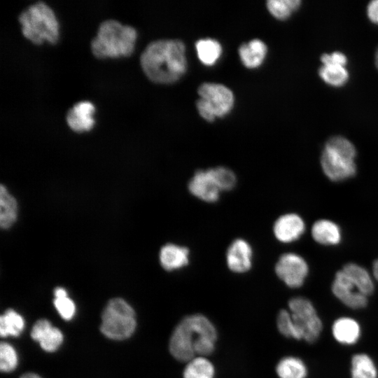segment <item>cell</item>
Returning a JSON list of instances; mask_svg holds the SVG:
<instances>
[{
	"instance_id": "1",
	"label": "cell",
	"mask_w": 378,
	"mask_h": 378,
	"mask_svg": "<svg viewBox=\"0 0 378 378\" xmlns=\"http://www.w3.org/2000/svg\"><path fill=\"white\" fill-rule=\"evenodd\" d=\"M217 331L205 316L196 314L184 317L175 327L169 339L172 356L188 362L195 355L207 356L215 349Z\"/></svg>"
},
{
	"instance_id": "2",
	"label": "cell",
	"mask_w": 378,
	"mask_h": 378,
	"mask_svg": "<svg viewBox=\"0 0 378 378\" xmlns=\"http://www.w3.org/2000/svg\"><path fill=\"white\" fill-rule=\"evenodd\" d=\"M146 76L158 83H172L186 72V48L180 40L161 39L150 42L140 57Z\"/></svg>"
},
{
	"instance_id": "3",
	"label": "cell",
	"mask_w": 378,
	"mask_h": 378,
	"mask_svg": "<svg viewBox=\"0 0 378 378\" xmlns=\"http://www.w3.org/2000/svg\"><path fill=\"white\" fill-rule=\"evenodd\" d=\"M289 313L282 315L277 323L284 336L315 342L322 331L323 324L312 303L307 298L296 297L288 302Z\"/></svg>"
},
{
	"instance_id": "4",
	"label": "cell",
	"mask_w": 378,
	"mask_h": 378,
	"mask_svg": "<svg viewBox=\"0 0 378 378\" xmlns=\"http://www.w3.org/2000/svg\"><path fill=\"white\" fill-rule=\"evenodd\" d=\"M136 29L119 21L109 19L102 22L91 41L93 55L99 58L129 56L134 51Z\"/></svg>"
},
{
	"instance_id": "5",
	"label": "cell",
	"mask_w": 378,
	"mask_h": 378,
	"mask_svg": "<svg viewBox=\"0 0 378 378\" xmlns=\"http://www.w3.org/2000/svg\"><path fill=\"white\" fill-rule=\"evenodd\" d=\"M356 148L349 140L341 136L331 137L326 143L321 157L324 174L334 181L352 177L356 172Z\"/></svg>"
},
{
	"instance_id": "6",
	"label": "cell",
	"mask_w": 378,
	"mask_h": 378,
	"mask_svg": "<svg viewBox=\"0 0 378 378\" xmlns=\"http://www.w3.org/2000/svg\"><path fill=\"white\" fill-rule=\"evenodd\" d=\"M23 35L32 43L46 40L55 43L59 36V24L52 8L43 1L27 6L18 16Z\"/></svg>"
},
{
	"instance_id": "7",
	"label": "cell",
	"mask_w": 378,
	"mask_h": 378,
	"mask_svg": "<svg viewBox=\"0 0 378 378\" xmlns=\"http://www.w3.org/2000/svg\"><path fill=\"white\" fill-rule=\"evenodd\" d=\"M136 327V314L130 304L120 298L111 299L102 313V333L111 340H124L132 335Z\"/></svg>"
},
{
	"instance_id": "8",
	"label": "cell",
	"mask_w": 378,
	"mask_h": 378,
	"mask_svg": "<svg viewBox=\"0 0 378 378\" xmlns=\"http://www.w3.org/2000/svg\"><path fill=\"white\" fill-rule=\"evenodd\" d=\"M198 94L197 108L200 115L207 121L225 115L233 107V93L222 84L204 83L199 87Z\"/></svg>"
},
{
	"instance_id": "9",
	"label": "cell",
	"mask_w": 378,
	"mask_h": 378,
	"mask_svg": "<svg viewBox=\"0 0 378 378\" xmlns=\"http://www.w3.org/2000/svg\"><path fill=\"white\" fill-rule=\"evenodd\" d=\"M309 271L306 261L300 255L288 253L282 255L275 266L279 278L290 288L300 287Z\"/></svg>"
},
{
	"instance_id": "10",
	"label": "cell",
	"mask_w": 378,
	"mask_h": 378,
	"mask_svg": "<svg viewBox=\"0 0 378 378\" xmlns=\"http://www.w3.org/2000/svg\"><path fill=\"white\" fill-rule=\"evenodd\" d=\"M332 291L337 298L351 309H362L368 304V296L358 290L342 270L335 274Z\"/></svg>"
},
{
	"instance_id": "11",
	"label": "cell",
	"mask_w": 378,
	"mask_h": 378,
	"mask_svg": "<svg viewBox=\"0 0 378 378\" xmlns=\"http://www.w3.org/2000/svg\"><path fill=\"white\" fill-rule=\"evenodd\" d=\"M30 335L32 340L38 342L41 347L47 352L57 351L64 339L62 331L45 318L39 319L34 323Z\"/></svg>"
},
{
	"instance_id": "12",
	"label": "cell",
	"mask_w": 378,
	"mask_h": 378,
	"mask_svg": "<svg viewBox=\"0 0 378 378\" xmlns=\"http://www.w3.org/2000/svg\"><path fill=\"white\" fill-rule=\"evenodd\" d=\"M253 251L251 245L242 239H235L228 247L226 262L228 268L236 273H244L252 265Z\"/></svg>"
},
{
	"instance_id": "13",
	"label": "cell",
	"mask_w": 378,
	"mask_h": 378,
	"mask_svg": "<svg viewBox=\"0 0 378 378\" xmlns=\"http://www.w3.org/2000/svg\"><path fill=\"white\" fill-rule=\"evenodd\" d=\"M188 189L192 195L207 202L217 201L220 192L209 169L197 171L190 179Z\"/></svg>"
},
{
	"instance_id": "14",
	"label": "cell",
	"mask_w": 378,
	"mask_h": 378,
	"mask_svg": "<svg viewBox=\"0 0 378 378\" xmlns=\"http://www.w3.org/2000/svg\"><path fill=\"white\" fill-rule=\"evenodd\" d=\"M304 230L303 220L295 214H287L280 216L275 221L273 228L276 238L284 243L298 239Z\"/></svg>"
},
{
	"instance_id": "15",
	"label": "cell",
	"mask_w": 378,
	"mask_h": 378,
	"mask_svg": "<svg viewBox=\"0 0 378 378\" xmlns=\"http://www.w3.org/2000/svg\"><path fill=\"white\" fill-rule=\"evenodd\" d=\"M94 105L88 101H81L74 104L67 112L66 120L68 125L75 132L90 130L94 125L92 113Z\"/></svg>"
},
{
	"instance_id": "16",
	"label": "cell",
	"mask_w": 378,
	"mask_h": 378,
	"mask_svg": "<svg viewBox=\"0 0 378 378\" xmlns=\"http://www.w3.org/2000/svg\"><path fill=\"white\" fill-rule=\"evenodd\" d=\"M159 259L164 270L167 271L178 270L188 264L189 251L184 246L167 244L161 248Z\"/></svg>"
},
{
	"instance_id": "17",
	"label": "cell",
	"mask_w": 378,
	"mask_h": 378,
	"mask_svg": "<svg viewBox=\"0 0 378 378\" xmlns=\"http://www.w3.org/2000/svg\"><path fill=\"white\" fill-rule=\"evenodd\" d=\"M332 332L338 342L346 345L355 344L360 336L358 323L349 317H341L335 320L332 324Z\"/></svg>"
},
{
	"instance_id": "18",
	"label": "cell",
	"mask_w": 378,
	"mask_h": 378,
	"mask_svg": "<svg viewBox=\"0 0 378 378\" xmlns=\"http://www.w3.org/2000/svg\"><path fill=\"white\" fill-rule=\"evenodd\" d=\"M267 53L265 43L260 39L251 40L243 43L239 48L242 63L248 68H255L261 64Z\"/></svg>"
},
{
	"instance_id": "19",
	"label": "cell",
	"mask_w": 378,
	"mask_h": 378,
	"mask_svg": "<svg viewBox=\"0 0 378 378\" xmlns=\"http://www.w3.org/2000/svg\"><path fill=\"white\" fill-rule=\"evenodd\" d=\"M314 239L323 245H335L341 241V231L335 223L328 220H319L312 226Z\"/></svg>"
},
{
	"instance_id": "20",
	"label": "cell",
	"mask_w": 378,
	"mask_h": 378,
	"mask_svg": "<svg viewBox=\"0 0 378 378\" xmlns=\"http://www.w3.org/2000/svg\"><path fill=\"white\" fill-rule=\"evenodd\" d=\"M18 214V204L8 191L1 185L0 189V225L4 229H8L15 222Z\"/></svg>"
},
{
	"instance_id": "21",
	"label": "cell",
	"mask_w": 378,
	"mask_h": 378,
	"mask_svg": "<svg viewBox=\"0 0 378 378\" xmlns=\"http://www.w3.org/2000/svg\"><path fill=\"white\" fill-rule=\"evenodd\" d=\"M342 271L351 279L358 290L365 295L369 296L374 291V284L368 272L355 263H348Z\"/></svg>"
},
{
	"instance_id": "22",
	"label": "cell",
	"mask_w": 378,
	"mask_h": 378,
	"mask_svg": "<svg viewBox=\"0 0 378 378\" xmlns=\"http://www.w3.org/2000/svg\"><path fill=\"white\" fill-rule=\"evenodd\" d=\"M276 372L279 378H306L307 368L299 358L286 356L278 362Z\"/></svg>"
},
{
	"instance_id": "23",
	"label": "cell",
	"mask_w": 378,
	"mask_h": 378,
	"mask_svg": "<svg viewBox=\"0 0 378 378\" xmlns=\"http://www.w3.org/2000/svg\"><path fill=\"white\" fill-rule=\"evenodd\" d=\"M23 317L13 309H7L0 317V334L2 337L19 336L24 328Z\"/></svg>"
},
{
	"instance_id": "24",
	"label": "cell",
	"mask_w": 378,
	"mask_h": 378,
	"mask_svg": "<svg viewBox=\"0 0 378 378\" xmlns=\"http://www.w3.org/2000/svg\"><path fill=\"white\" fill-rule=\"evenodd\" d=\"M214 374L213 364L202 356L189 360L183 373V378H214Z\"/></svg>"
},
{
	"instance_id": "25",
	"label": "cell",
	"mask_w": 378,
	"mask_h": 378,
	"mask_svg": "<svg viewBox=\"0 0 378 378\" xmlns=\"http://www.w3.org/2000/svg\"><path fill=\"white\" fill-rule=\"evenodd\" d=\"M352 378H377V368L372 358L365 354H355L351 358Z\"/></svg>"
},
{
	"instance_id": "26",
	"label": "cell",
	"mask_w": 378,
	"mask_h": 378,
	"mask_svg": "<svg viewBox=\"0 0 378 378\" xmlns=\"http://www.w3.org/2000/svg\"><path fill=\"white\" fill-rule=\"evenodd\" d=\"M195 47L200 60L206 65H213L222 52L220 43L212 38L198 40Z\"/></svg>"
},
{
	"instance_id": "27",
	"label": "cell",
	"mask_w": 378,
	"mask_h": 378,
	"mask_svg": "<svg viewBox=\"0 0 378 378\" xmlns=\"http://www.w3.org/2000/svg\"><path fill=\"white\" fill-rule=\"evenodd\" d=\"M321 80L332 87H342L349 79V72L346 66L340 65L325 64L318 70Z\"/></svg>"
},
{
	"instance_id": "28",
	"label": "cell",
	"mask_w": 378,
	"mask_h": 378,
	"mask_svg": "<svg viewBox=\"0 0 378 378\" xmlns=\"http://www.w3.org/2000/svg\"><path fill=\"white\" fill-rule=\"evenodd\" d=\"M54 296L53 304L60 316L66 321L72 319L76 314V305L68 297L66 290L57 287L54 290Z\"/></svg>"
},
{
	"instance_id": "29",
	"label": "cell",
	"mask_w": 378,
	"mask_h": 378,
	"mask_svg": "<svg viewBox=\"0 0 378 378\" xmlns=\"http://www.w3.org/2000/svg\"><path fill=\"white\" fill-rule=\"evenodd\" d=\"M301 3L300 0H269L267 7L276 18L286 20L300 7Z\"/></svg>"
},
{
	"instance_id": "30",
	"label": "cell",
	"mask_w": 378,
	"mask_h": 378,
	"mask_svg": "<svg viewBox=\"0 0 378 378\" xmlns=\"http://www.w3.org/2000/svg\"><path fill=\"white\" fill-rule=\"evenodd\" d=\"M18 363V354L14 347L8 342H1L0 345V370L3 372L14 370Z\"/></svg>"
},
{
	"instance_id": "31",
	"label": "cell",
	"mask_w": 378,
	"mask_h": 378,
	"mask_svg": "<svg viewBox=\"0 0 378 378\" xmlns=\"http://www.w3.org/2000/svg\"><path fill=\"white\" fill-rule=\"evenodd\" d=\"M209 170L220 191L230 190L234 186L236 176L230 169L218 167Z\"/></svg>"
},
{
	"instance_id": "32",
	"label": "cell",
	"mask_w": 378,
	"mask_h": 378,
	"mask_svg": "<svg viewBox=\"0 0 378 378\" xmlns=\"http://www.w3.org/2000/svg\"><path fill=\"white\" fill-rule=\"evenodd\" d=\"M321 61L323 65L332 64L343 66H346L348 62L346 56L339 51L323 54L321 56Z\"/></svg>"
},
{
	"instance_id": "33",
	"label": "cell",
	"mask_w": 378,
	"mask_h": 378,
	"mask_svg": "<svg viewBox=\"0 0 378 378\" xmlns=\"http://www.w3.org/2000/svg\"><path fill=\"white\" fill-rule=\"evenodd\" d=\"M367 15L374 24H378V0L371 1L367 6Z\"/></svg>"
},
{
	"instance_id": "34",
	"label": "cell",
	"mask_w": 378,
	"mask_h": 378,
	"mask_svg": "<svg viewBox=\"0 0 378 378\" xmlns=\"http://www.w3.org/2000/svg\"><path fill=\"white\" fill-rule=\"evenodd\" d=\"M20 378H42L38 374L34 372H27L23 374Z\"/></svg>"
},
{
	"instance_id": "35",
	"label": "cell",
	"mask_w": 378,
	"mask_h": 378,
	"mask_svg": "<svg viewBox=\"0 0 378 378\" xmlns=\"http://www.w3.org/2000/svg\"><path fill=\"white\" fill-rule=\"evenodd\" d=\"M372 272L374 276L378 281V259L373 263Z\"/></svg>"
},
{
	"instance_id": "36",
	"label": "cell",
	"mask_w": 378,
	"mask_h": 378,
	"mask_svg": "<svg viewBox=\"0 0 378 378\" xmlns=\"http://www.w3.org/2000/svg\"><path fill=\"white\" fill-rule=\"evenodd\" d=\"M374 61H375V65L378 69V48L375 52V57H374Z\"/></svg>"
}]
</instances>
